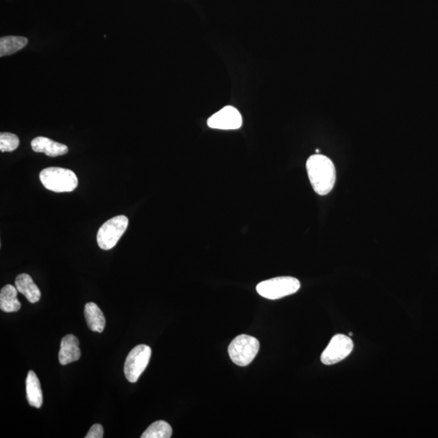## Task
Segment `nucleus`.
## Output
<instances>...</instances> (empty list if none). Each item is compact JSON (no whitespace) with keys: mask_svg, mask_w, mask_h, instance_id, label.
Returning a JSON list of instances; mask_svg holds the SVG:
<instances>
[{"mask_svg":"<svg viewBox=\"0 0 438 438\" xmlns=\"http://www.w3.org/2000/svg\"><path fill=\"white\" fill-rule=\"evenodd\" d=\"M85 317L88 327L92 331L102 333L104 331L106 319L99 306L95 303H88L85 307Z\"/></svg>","mask_w":438,"mask_h":438,"instance_id":"obj_13","label":"nucleus"},{"mask_svg":"<svg viewBox=\"0 0 438 438\" xmlns=\"http://www.w3.org/2000/svg\"><path fill=\"white\" fill-rule=\"evenodd\" d=\"M306 169L316 193L324 196L331 192L336 182V170L331 159L322 154H314L308 159Z\"/></svg>","mask_w":438,"mask_h":438,"instance_id":"obj_1","label":"nucleus"},{"mask_svg":"<svg viewBox=\"0 0 438 438\" xmlns=\"http://www.w3.org/2000/svg\"><path fill=\"white\" fill-rule=\"evenodd\" d=\"M151 354V348L145 344L138 345L131 350L125 364V374L128 381L137 383L147 368Z\"/></svg>","mask_w":438,"mask_h":438,"instance_id":"obj_6","label":"nucleus"},{"mask_svg":"<svg viewBox=\"0 0 438 438\" xmlns=\"http://www.w3.org/2000/svg\"><path fill=\"white\" fill-rule=\"evenodd\" d=\"M128 219L125 215H118L101 226L97 234L100 248L110 250L116 245L128 228Z\"/></svg>","mask_w":438,"mask_h":438,"instance_id":"obj_5","label":"nucleus"},{"mask_svg":"<svg viewBox=\"0 0 438 438\" xmlns=\"http://www.w3.org/2000/svg\"><path fill=\"white\" fill-rule=\"evenodd\" d=\"M31 147L36 153H43L49 157L64 156L69 152L68 146L58 143L51 139L44 137H38L31 142Z\"/></svg>","mask_w":438,"mask_h":438,"instance_id":"obj_10","label":"nucleus"},{"mask_svg":"<svg viewBox=\"0 0 438 438\" xmlns=\"http://www.w3.org/2000/svg\"><path fill=\"white\" fill-rule=\"evenodd\" d=\"M27 395L30 406L40 409L43 406V390L40 381L34 371H29L27 378Z\"/></svg>","mask_w":438,"mask_h":438,"instance_id":"obj_12","label":"nucleus"},{"mask_svg":"<svg viewBox=\"0 0 438 438\" xmlns=\"http://www.w3.org/2000/svg\"><path fill=\"white\" fill-rule=\"evenodd\" d=\"M103 427L100 424H96L91 427L89 432H88L85 438H102Z\"/></svg>","mask_w":438,"mask_h":438,"instance_id":"obj_18","label":"nucleus"},{"mask_svg":"<svg viewBox=\"0 0 438 438\" xmlns=\"http://www.w3.org/2000/svg\"><path fill=\"white\" fill-rule=\"evenodd\" d=\"M81 355L79 340L76 336L69 334L62 339L59 353V360L62 365L76 362Z\"/></svg>","mask_w":438,"mask_h":438,"instance_id":"obj_9","label":"nucleus"},{"mask_svg":"<svg viewBox=\"0 0 438 438\" xmlns=\"http://www.w3.org/2000/svg\"><path fill=\"white\" fill-rule=\"evenodd\" d=\"M207 125L213 130H236L243 125V118L235 107L226 106L211 116Z\"/></svg>","mask_w":438,"mask_h":438,"instance_id":"obj_8","label":"nucleus"},{"mask_svg":"<svg viewBox=\"0 0 438 438\" xmlns=\"http://www.w3.org/2000/svg\"><path fill=\"white\" fill-rule=\"evenodd\" d=\"M15 285L18 292L22 293L29 302L35 303L40 301L41 292L39 288L29 275H19L15 278Z\"/></svg>","mask_w":438,"mask_h":438,"instance_id":"obj_11","label":"nucleus"},{"mask_svg":"<svg viewBox=\"0 0 438 438\" xmlns=\"http://www.w3.org/2000/svg\"><path fill=\"white\" fill-rule=\"evenodd\" d=\"M28 44V39L19 36H6L0 39V56L11 55L23 49Z\"/></svg>","mask_w":438,"mask_h":438,"instance_id":"obj_15","label":"nucleus"},{"mask_svg":"<svg viewBox=\"0 0 438 438\" xmlns=\"http://www.w3.org/2000/svg\"><path fill=\"white\" fill-rule=\"evenodd\" d=\"M172 436V427L167 422H154L143 432L142 438H170Z\"/></svg>","mask_w":438,"mask_h":438,"instance_id":"obj_16","label":"nucleus"},{"mask_svg":"<svg viewBox=\"0 0 438 438\" xmlns=\"http://www.w3.org/2000/svg\"><path fill=\"white\" fill-rule=\"evenodd\" d=\"M19 138L15 134L2 132L0 134V151L1 152H13L19 146Z\"/></svg>","mask_w":438,"mask_h":438,"instance_id":"obj_17","label":"nucleus"},{"mask_svg":"<svg viewBox=\"0 0 438 438\" xmlns=\"http://www.w3.org/2000/svg\"><path fill=\"white\" fill-rule=\"evenodd\" d=\"M260 343L256 338L241 334L231 343L228 354L231 360L239 366L249 365L259 352Z\"/></svg>","mask_w":438,"mask_h":438,"instance_id":"obj_4","label":"nucleus"},{"mask_svg":"<svg viewBox=\"0 0 438 438\" xmlns=\"http://www.w3.org/2000/svg\"><path fill=\"white\" fill-rule=\"evenodd\" d=\"M40 180L43 186L55 193L73 192L78 185V179L69 169L48 167L40 173Z\"/></svg>","mask_w":438,"mask_h":438,"instance_id":"obj_2","label":"nucleus"},{"mask_svg":"<svg viewBox=\"0 0 438 438\" xmlns=\"http://www.w3.org/2000/svg\"><path fill=\"white\" fill-rule=\"evenodd\" d=\"M301 288V282L296 278L277 277L263 281L257 285L256 292L268 300H278L293 295Z\"/></svg>","mask_w":438,"mask_h":438,"instance_id":"obj_3","label":"nucleus"},{"mask_svg":"<svg viewBox=\"0 0 438 438\" xmlns=\"http://www.w3.org/2000/svg\"><path fill=\"white\" fill-rule=\"evenodd\" d=\"M354 344L352 338L344 334H336L324 350L321 360L324 364L331 365L342 362L352 353Z\"/></svg>","mask_w":438,"mask_h":438,"instance_id":"obj_7","label":"nucleus"},{"mask_svg":"<svg viewBox=\"0 0 438 438\" xmlns=\"http://www.w3.org/2000/svg\"><path fill=\"white\" fill-rule=\"evenodd\" d=\"M17 287L13 285L4 287L0 292V308L5 313H14L20 310V305L18 299Z\"/></svg>","mask_w":438,"mask_h":438,"instance_id":"obj_14","label":"nucleus"}]
</instances>
